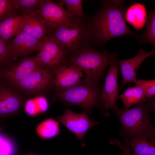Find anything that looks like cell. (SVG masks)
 Returning <instances> with one entry per match:
<instances>
[{
	"mask_svg": "<svg viewBox=\"0 0 155 155\" xmlns=\"http://www.w3.org/2000/svg\"><path fill=\"white\" fill-rule=\"evenodd\" d=\"M124 0L103 1L98 12L91 19L87 26L91 38L96 42L103 44L112 38L125 35L137 38L140 35L128 27L125 18L127 9Z\"/></svg>",
	"mask_w": 155,
	"mask_h": 155,
	"instance_id": "1",
	"label": "cell"
},
{
	"mask_svg": "<svg viewBox=\"0 0 155 155\" xmlns=\"http://www.w3.org/2000/svg\"><path fill=\"white\" fill-rule=\"evenodd\" d=\"M152 110L146 102L127 109L118 107L112 110L119 120L120 135L124 141L134 138L149 139L155 141V129L152 123Z\"/></svg>",
	"mask_w": 155,
	"mask_h": 155,
	"instance_id": "2",
	"label": "cell"
},
{
	"mask_svg": "<svg viewBox=\"0 0 155 155\" xmlns=\"http://www.w3.org/2000/svg\"><path fill=\"white\" fill-rule=\"evenodd\" d=\"M70 53L68 65L84 72L86 76L83 80L94 84L99 83L112 59L118 55L116 53L98 51L88 47H82Z\"/></svg>",
	"mask_w": 155,
	"mask_h": 155,
	"instance_id": "3",
	"label": "cell"
},
{
	"mask_svg": "<svg viewBox=\"0 0 155 155\" xmlns=\"http://www.w3.org/2000/svg\"><path fill=\"white\" fill-rule=\"evenodd\" d=\"M98 84L90 83L83 80L76 85L59 90V100L69 105H75L84 108L89 113L100 104L101 90Z\"/></svg>",
	"mask_w": 155,
	"mask_h": 155,
	"instance_id": "4",
	"label": "cell"
},
{
	"mask_svg": "<svg viewBox=\"0 0 155 155\" xmlns=\"http://www.w3.org/2000/svg\"><path fill=\"white\" fill-rule=\"evenodd\" d=\"M46 36L56 40L70 53L82 47L84 40L91 38L87 26L74 18L57 26Z\"/></svg>",
	"mask_w": 155,
	"mask_h": 155,
	"instance_id": "5",
	"label": "cell"
},
{
	"mask_svg": "<svg viewBox=\"0 0 155 155\" xmlns=\"http://www.w3.org/2000/svg\"><path fill=\"white\" fill-rule=\"evenodd\" d=\"M18 88L8 80L0 78V119L9 117L21 109L24 98Z\"/></svg>",
	"mask_w": 155,
	"mask_h": 155,
	"instance_id": "6",
	"label": "cell"
},
{
	"mask_svg": "<svg viewBox=\"0 0 155 155\" xmlns=\"http://www.w3.org/2000/svg\"><path fill=\"white\" fill-rule=\"evenodd\" d=\"M63 6L59 2L56 3L50 0H43L35 15L44 23L47 33L57 26L74 18L63 7Z\"/></svg>",
	"mask_w": 155,
	"mask_h": 155,
	"instance_id": "7",
	"label": "cell"
},
{
	"mask_svg": "<svg viewBox=\"0 0 155 155\" xmlns=\"http://www.w3.org/2000/svg\"><path fill=\"white\" fill-rule=\"evenodd\" d=\"M55 77L53 70L42 68L33 72L25 78L14 84L24 93L35 95L48 89L54 84Z\"/></svg>",
	"mask_w": 155,
	"mask_h": 155,
	"instance_id": "8",
	"label": "cell"
},
{
	"mask_svg": "<svg viewBox=\"0 0 155 155\" xmlns=\"http://www.w3.org/2000/svg\"><path fill=\"white\" fill-rule=\"evenodd\" d=\"M117 56L113 57L110 63L104 86L100 95L101 107L107 110L112 111L118 107L116 103L119 96L117 83L119 65L117 60Z\"/></svg>",
	"mask_w": 155,
	"mask_h": 155,
	"instance_id": "9",
	"label": "cell"
},
{
	"mask_svg": "<svg viewBox=\"0 0 155 155\" xmlns=\"http://www.w3.org/2000/svg\"><path fill=\"white\" fill-rule=\"evenodd\" d=\"M89 113L85 111L80 114H77L69 110L66 109L63 114L57 117L61 123L73 133L84 145V137L87 131L97 122H94L89 118Z\"/></svg>",
	"mask_w": 155,
	"mask_h": 155,
	"instance_id": "10",
	"label": "cell"
},
{
	"mask_svg": "<svg viewBox=\"0 0 155 155\" xmlns=\"http://www.w3.org/2000/svg\"><path fill=\"white\" fill-rule=\"evenodd\" d=\"M44 68L38 64L36 56L25 57L13 66L0 68V78L15 84L24 79L33 72Z\"/></svg>",
	"mask_w": 155,
	"mask_h": 155,
	"instance_id": "11",
	"label": "cell"
},
{
	"mask_svg": "<svg viewBox=\"0 0 155 155\" xmlns=\"http://www.w3.org/2000/svg\"><path fill=\"white\" fill-rule=\"evenodd\" d=\"M41 40L20 31L6 44L12 59L19 57H26L34 51H38Z\"/></svg>",
	"mask_w": 155,
	"mask_h": 155,
	"instance_id": "12",
	"label": "cell"
},
{
	"mask_svg": "<svg viewBox=\"0 0 155 155\" xmlns=\"http://www.w3.org/2000/svg\"><path fill=\"white\" fill-rule=\"evenodd\" d=\"M155 53L154 49L146 52L144 49H140L137 54L132 58L125 60L117 59L123 80L120 89L127 84L131 82L135 83L137 81L136 75L141 64L146 58L154 55Z\"/></svg>",
	"mask_w": 155,
	"mask_h": 155,
	"instance_id": "13",
	"label": "cell"
},
{
	"mask_svg": "<svg viewBox=\"0 0 155 155\" xmlns=\"http://www.w3.org/2000/svg\"><path fill=\"white\" fill-rule=\"evenodd\" d=\"M55 78L54 84L59 90L72 86L79 83L83 76L82 71L71 65L61 64L53 70Z\"/></svg>",
	"mask_w": 155,
	"mask_h": 155,
	"instance_id": "14",
	"label": "cell"
},
{
	"mask_svg": "<svg viewBox=\"0 0 155 155\" xmlns=\"http://www.w3.org/2000/svg\"><path fill=\"white\" fill-rule=\"evenodd\" d=\"M41 40L47 35L46 28L42 21L35 14L22 15L20 31Z\"/></svg>",
	"mask_w": 155,
	"mask_h": 155,
	"instance_id": "15",
	"label": "cell"
},
{
	"mask_svg": "<svg viewBox=\"0 0 155 155\" xmlns=\"http://www.w3.org/2000/svg\"><path fill=\"white\" fill-rule=\"evenodd\" d=\"M40 47L48 53L56 66L62 64L67 53L60 42L47 36L41 39Z\"/></svg>",
	"mask_w": 155,
	"mask_h": 155,
	"instance_id": "16",
	"label": "cell"
},
{
	"mask_svg": "<svg viewBox=\"0 0 155 155\" xmlns=\"http://www.w3.org/2000/svg\"><path fill=\"white\" fill-rule=\"evenodd\" d=\"M125 13V20L136 30H141L144 27L147 18L144 5L139 3L133 4L127 9Z\"/></svg>",
	"mask_w": 155,
	"mask_h": 155,
	"instance_id": "17",
	"label": "cell"
},
{
	"mask_svg": "<svg viewBox=\"0 0 155 155\" xmlns=\"http://www.w3.org/2000/svg\"><path fill=\"white\" fill-rule=\"evenodd\" d=\"M22 17L15 16L0 21V39L5 43L20 31Z\"/></svg>",
	"mask_w": 155,
	"mask_h": 155,
	"instance_id": "18",
	"label": "cell"
},
{
	"mask_svg": "<svg viewBox=\"0 0 155 155\" xmlns=\"http://www.w3.org/2000/svg\"><path fill=\"white\" fill-rule=\"evenodd\" d=\"M118 97L123 102L125 109L146 101V100L142 89L138 86L131 87L130 83L127 88L119 95Z\"/></svg>",
	"mask_w": 155,
	"mask_h": 155,
	"instance_id": "19",
	"label": "cell"
},
{
	"mask_svg": "<svg viewBox=\"0 0 155 155\" xmlns=\"http://www.w3.org/2000/svg\"><path fill=\"white\" fill-rule=\"evenodd\" d=\"M129 145L130 150L134 151L132 155H155V141L134 138L130 140Z\"/></svg>",
	"mask_w": 155,
	"mask_h": 155,
	"instance_id": "20",
	"label": "cell"
},
{
	"mask_svg": "<svg viewBox=\"0 0 155 155\" xmlns=\"http://www.w3.org/2000/svg\"><path fill=\"white\" fill-rule=\"evenodd\" d=\"M36 130L41 138L45 139L52 138L59 134V123L52 118H49L41 122Z\"/></svg>",
	"mask_w": 155,
	"mask_h": 155,
	"instance_id": "21",
	"label": "cell"
},
{
	"mask_svg": "<svg viewBox=\"0 0 155 155\" xmlns=\"http://www.w3.org/2000/svg\"><path fill=\"white\" fill-rule=\"evenodd\" d=\"M146 29L142 36L137 38L141 44L148 43L153 46L155 45V11L148 13Z\"/></svg>",
	"mask_w": 155,
	"mask_h": 155,
	"instance_id": "22",
	"label": "cell"
},
{
	"mask_svg": "<svg viewBox=\"0 0 155 155\" xmlns=\"http://www.w3.org/2000/svg\"><path fill=\"white\" fill-rule=\"evenodd\" d=\"M43 0H12L17 13L19 16L26 14H35Z\"/></svg>",
	"mask_w": 155,
	"mask_h": 155,
	"instance_id": "23",
	"label": "cell"
},
{
	"mask_svg": "<svg viewBox=\"0 0 155 155\" xmlns=\"http://www.w3.org/2000/svg\"><path fill=\"white\" fill-rule=\"evenodd\" d=\"M59 2L64 5L66 10L73 18L83 21L85 15L82 9V0H61Z\"/></svg>",
	"mask_w": 155,
	"mask_h": 155,
	"instance_id": "24",
	"label": "cell"
},
{
	"mask_svg": "<svg viewBox=\"0 0 155 155\" xmlns=\"http://www.w3.org/2000/svg\"><path fill=\"white\" fill-rule=\"evenodd\" d=\"M48 108L47 100L44 97H40L36 100L28 101L26 104L25 109L29 115L34 116L46 111Z\"/></svg>",
	"mask_w": 155,
	"mask_h": 155,
	"instance_id": "25",
	"label": "cell"
},
{
	"mask_svg": "<svg viewBox=\"0 0 155 155\" xmlns=\"http://www.w3.org/2000/svg\"><path fill=\"white\" fill-rule=\"evenodd\" d=\"M135 86L140 87L143 91L145 96L148 99L154 98L155 80H144L139 79L135 83Z\"/></svg>",
	"mask_w": 155,
	"mask_h": 155,
	"instance_id": "26",
	"label": "cell"
},
{
	"mask_svg": "<svg viewBox=\"0 0 155 155\" xmlns=\"http://www.w3.org/2000/svg\"><path fill=\"white\" fill-rule=\"evenodd\" d=\"M15 16L19 15L15 9L12 0H0V21Z\"/></svg>",
	"mask_w": 155,
	"mask_h": 155,
	"instance_id": "27",
	"label": "cell"
},
{
	"mask_svg": "<svg viewBox=\"0 0 155 155\" xmlns=\"http://www.w3.org/2000/svg\"><path fill=\"white\" fill-rule=\"evenodd\" d=\"M38 51L36 56L39 65L44 68L53 70L56 66L49 54L40 47Z\"/></svg>",
	"mask_w": 155,
	"mask_h": 155,
	"instance_id": "28",
	"label": "cell"
},
{
	"mask_svg": "<svg viewBox=\"0 0 155 155\" xmlns=\"http://www.w3.org/2000/svg\"><path fill=\"white\" fill-rule=\"evenodd\" d=\"M12 59L6 43L0 39V68L8 65Z\"/></svg>",
	"mask_w": 155,
	"mask_h": 155,
	"instance_id": "29",
	"label": "cell"
},
{
	"mask_svg": "<svg viewBox=\"0 0 155 155\" xmlns=\"http://www.w3.org/2000/svg\"><path fill=\"white\" fill-rule=\"evenodd\" d=\"M123 145L122 144L118 139L110 140V144L111 145H115L119 147L121 150L122 155H132L129 145V142H124Z\"/></svg>",
	"mask_w": 155,
	"mask_h": 155,
	"instance_id": "30",
	"label": "cell"
}]
</instances>
